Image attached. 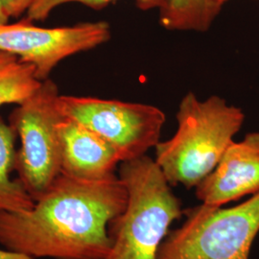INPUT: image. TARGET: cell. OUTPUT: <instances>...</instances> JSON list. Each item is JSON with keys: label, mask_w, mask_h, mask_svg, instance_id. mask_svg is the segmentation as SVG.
Masks as SVG:
<instances>
[{"label": "cell", "mask_w": 259, "mask_h": 259, "mask_svg": "<svg viewBox=\"0 0 259 259\" xmlns=\"http://www.w3.org/2000/svg\"><path fill=\"white\" fill-rule=\"evenodd\" d=\"M127 201L118 175L85 181L61 173L32 208L0 211V244L34 258L104 259L110 225Z\"/></svg>", "instance_id": "obj_1"}, {"label": "cell", "mask_w": 259, "mask_h": 259, "mask_svg": "<svg viewBox=\"0 0 259 259\" xmlns=\"http://www.w3.org/2000/svg\"><path fill=\"white\" fill-rule=\"evenodd\" d=\"M176 119V133L157 143L154 159L170 185L196 188L217 166L242 128L245 113L218 95L200 100L188 93Z\"/></svg>", "instance_id": "obj_2"}, {"label": "cell", "mask_w": 259, "mask_h": 259, "mask_svg": "<svg viewBox=\"0 0 259 259\" xmlns=\"http://www.w3.org/2000/svg\"><path fill=\"white\" fill-rule=\"evenodd\" d=\"M125 209L110 225L111 249L104 259H157L169 228L182 216V204L171 185L147 155L121 162Z\"/></svg>", "instance_id": "obj_3"}, {"label": "cell", "mask_w": 259, "mask_h": 259, "mask_svg": "<svg viewBox=\"0 0 259 259\" xmlns=\"http://www.w3.org/2000/svg\"><path fill=\"white\" fill-rule=\"evenodd\" d=\"M259 232V192L232 206L201 204L168 232L157 259H249Z\"/></svg>", "instance_id": "obj_4"}, {"label": "cell", "mask_w": 259, "mask_h": 259, "mask_svg": "<svg viewBox=\"0 0 259 259\" xmlns=\"http://www.w3.org/2000/svg\"><path fill=\"white\" fill-rule=\"evenodd\" d=\"M59 95L57 84L48 78L10 115L9 124L20 142L15 170L35 201L62 173Z\"/></svg>", "instance_id": "obj_5"}, {"label": "cell", "mask_w": 259, "mask_h": 259, "mask_svg": "<svg viewBox=\"0 0 259 259\" xmlns=\"http://www.w3.org/2000/svg\"><path fill=\"white\" fill-rule=\"evenodd\" d=\"M63 116L110 142L126 161L145 156L160 141L166 116L154 105L87 96L59 95Z\"/></svg>", "instance_id": "obj_6"}, {"label": "cell", "mask_w": 259, "mask_h": 259, "mask_svg": "<svg viewBox=\"0 0 259 259\" xmlns=\"http://www.w3.org/2000/svg\"><path fill=\"white\" fill-rule=\"evenodd\" d=\"M111 37V26L106 21L41 27L24 18L0 23V51L34 65L39 80L45 81L65 59L100 47Z\"/></svg>", "instance_id": "obj_7"}, {"label": "cell", "mask_w": 259, "mask_h": 259, "mask_svg": "<svg viewBox=\"0 0 259 259\" xmlns=\"http://www.w3.org/2000/svg\"><path fill=\"white\" fill-rule=\"evenodd\" d=\"M259 192V132L232 141L217 166L196 187L201 203L223 206Z\"/></svg>", "instance_id": "obj_8"}, {"label": "cell", "mask_w": 259, "mask_h": 259, "mask_svg": "<svg viewBox=\"0 0 259 259\" xmlns=\"http://www.w3.org/2000/svg\"><path fill=\"white\" fill-rule=\"evenodd\" d=\"M62 173L85 181L115 176L120 165L117 150L82 124L63 116L59 124Z\"/></svg>", "instance_id": "obj_9"}, {"label": "cell", "mask_w": 259, "mask_h": 259, "mask_svg": "<svg viewBox=\"0 0 259 259\" xmlns=\"http://www.w3.org/2000/svg\"><path fill=\"white\" fill-rule=\"evenodd\" d=\"M16 139L15 131L0 116V211H25L35 204L19 179H11L16 163Z\"/></svg>", "instance_id": "obj_10"}, {"label": "cell", "mask_w": 259, "mask_h": 259, "mask_svg": "<svg viewBox=\"0 0 259 259\" xmlns=\"http://www.w3.org/2000/svg\"><path fill=\"white\" fill-rule=\"evenodd\" d=\"M42 82L34 65L0 51V107L25 102L37 93Z\"/></svg>", "instance_id": "obj_11"}, {"label": "cell", "mask_w": 259, "mask_h": 259, "mask_svg": "<svg viewBox=\"0 0 259 259\" xmlns=\"http://www.w3.org/2000/svg\"><path fill=\"white\" fill-rule=\"evenodd\" d=\"M221 10L204 0H168L158 12L159 23L170 31L205 32Z\"/></svg>", "instance_id": "obj_12"}, {"label": "cell", "mask_w": 259, "mask_h": 259, "mask_svg": "<svg viewBox=\"0 0 259 259\" xmlns=\"http://www.w3.org/2000/svg\"><path fill=\"white\" fill-rule=\"evenodd\" d=\"M116 0H35L28 10L26 19L34 22H41L47 20L49 16L58 7L68 3H79L93 10H102ZM139 9L141 11L157 10L160 11L168 0H135Z\"/></svg>", "instance_id": "obj_13"}, {"label": "cell", "mask_w": 259, "mask_h": 259, "mask_svg": "<svg viewBox=\"0 0 259 259\" xmlns=\"http://www.w3.org/2000/svg\"><path fill=\"white\" fill-rule=\"evenodd\" d=\"M35 0H2L3 6L10 19H19L32 6Z\"/></svg>", "instance_id": "obj_14"}, {"label": "cell", "mask_w": 259, "mask_h": 259, "mask_svg": "<svg viewBox=\"0 0 259 259\" xmlns=\"http://www.w3.org/2000/svg\"><path fill=\"white\" fill-rule=\"evenodd\" d=\"M0 259H37L9 250H0Z\"/></svg>", "instance_id": "obj_15"}, {"label": "cell", "mask_w": 259, "mask_h": 259, "mask_svg": "<svg viewBox=\"0 0 259 259\" xmlns=\"http://www.w3.org/2000/svg\"><path fill=\"white\" fill-rule=\"evenodd\" d=\"M10 18L5 12L2 0H0V23H5V22H8Z\"/></svg>", "instance_id": "obj_16"}, {"label": "cell", "mask_w": 259, "mask_h": 259, "mask_svg": "<svg viewBox=\"0 0 259 259\" xmlns=\"http://www.w3.org/2000/svg\"><path fill=\"white\" fill-rule=\"evenodd\" d=\"M204 1L207 2V3H210V4H212L214 6H217V7H219V8H223L224 4H225L228 0H204Z\"/></svg>", "instance_id": "obj_17"}]
</instances>
